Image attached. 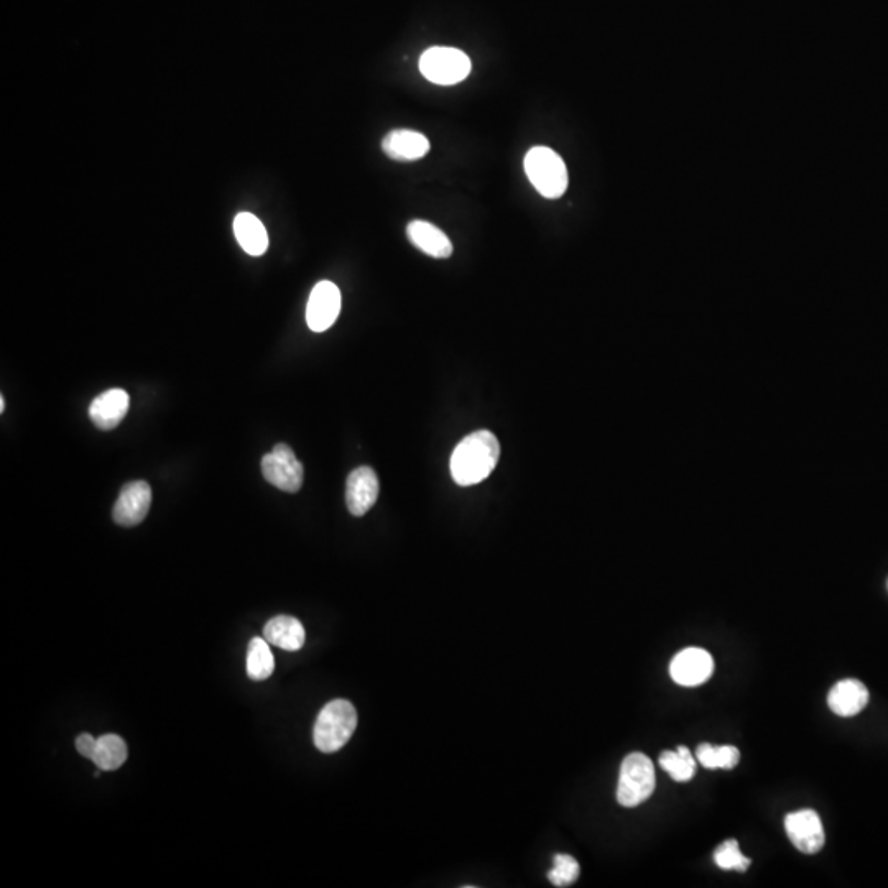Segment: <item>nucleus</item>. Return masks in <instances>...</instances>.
I'll list each match as a JSON object with an SVG mask.
<instances>
[{
	"label": "nucleus",
	"instance_id": "12",
	"mask_svg": "<svg viewBox=\"0 0 888 888\" xmlns=\"http://www.w3.org/2000/svg\"><path fill=\"white\" fill-rule=\"evenodd\" d=\"M129 394L122 389L102 392L89 405V418L99 430L111 431L121 425L129 412Z\"/></svg>",
	"mask_w": 888,
	"mask_h": 888
},
{
	"label": "nucleus",
	"instance_id": "24",
	"mask_svg": "<svg viewBox=\"0 0 888 888\" xmlns=\"http://www.w3.org/2000/svg\"><path fill=\"white\" fill-rule=\"evenodd\" d=\"M96 742H98V739L91 736V734H81L76 739V749L83 757L91 760L93 759L94 750H96Z\"/></svg>",
	"mask_w": 888,
	"mask_h": 888
},
{
	"label": "nucleus",
	"instance_id": "5",
	"mask_svg": "<svg viewBox=\"0 0 888 888\" xmlns=\"http://www.w3.org/2000/svg\"><path fill=\"white\" fill-rule=\"evenodd\" d=\"M472 65L469 56L458 48L433 47L420 58V71L431 83L453 86L468 78Z\"/></svg>",
	"mask_w": 888,
	"mask_h": 888
},
{
	"label": "nucleus",
	"instance_id": "16",
	"mask_svg": "<svg viewBox=\"0 0 888 888\" xmlns=\"http://www.w3.org/2000/svg\"><path fill=\"white\" fill-rule=\"evenodd\" d=\"M264 639L287 652H296L305 645V627L295 617H273L265 624Z\"/></svg>",
	"mask_w": 888,
	"mask_h": 888
},
{
	"label": "nucleus",
	"instance_id": "7",
	"mask_svg": "<svg viewBox=\"0 0 888 888\" xmlns=\"http://www.w3.org/2000/svg\"><path fill=\"white\" fill-rule=\"evenodd\" d=\"M341 311V292L333 282L316 283L306 306V323L311 331L323 333L338 320Z\"/></svg>",
	"mask_w": 888,
	"mask_h": 888
},
{
	"label": "nucleus",
	"instance_id": "22",
	"mask_svg": "<svg viewBox=\"0 0 888 888\" xmlns=\"http://www.w3.org/2000/svg\"><path fill=\"white\" fill-rule=\"evenodd\" d=\"M714 862L722 870H737L745 872L750 867V859L740 852L739 842L736 839L722 842L714 851Z\"/></svg>",
	"mask_w": 888,
	"mask_h": 888
},
{
	"label": "nucleus",
	"instance_id": "19",
	"mask_svg": "<svg viewBox=\"0 0 888 888\" xmlns=\"http://www.w3.org/2000/svg\"><path fill=\"white\" fill-rule=\"evenodd\" d=\"M275 670L270 643L260 637L250 640L247 650V675L250 680L264 681L272 676Z\"/></svg>",
	"mask_w": 888,
	"mask_h": 888
},
{
	"label": "nucleus",
	"instance_id": "23",
	"mask_svg": "<svg viewBox=\"0 0 888 888\" xmlns=\"http://www.w3.org/2000/svg\"><path fill=\"white\" fill-rule=\"evenodd\" d=\"M579 877V864L574 857L568 854H556L553 859V869L548 872V880L555 887H569Z\"/></svg>",
	"mask_w": 888,
	"mask_h": 888
},
{
	"label": "nucleus",
	"instance_id": "17",
	"mask_svg": "<svg viewBox=\"0 0 888 888\" xmlns=\"http://www.w3.org/2000/svg\"><path fill=\"white\" fill-rule=\"evenodd\" d=\"M234 234L239 246L254 257L265 254V250L269 247V236L264 224L259 218H255L254 214H237L234 219Z\"/></svg>",
	"mask_w": 888,
	"mask_h": 888
},
{
	"label": "nucleus",
	"instance_id": "20",
	"mask_svg": "<svg viewBox=\"0 0 888 888\" xmlns=\"http://www.w3.org/2000/svg\"><path fill=\"white\" fill-rule=\"evenodd\" d=\"M658 762L666 773H670V777L675 782H690L696 773V760H694L690 749L683 747V745H680L676 750H665L660 755Z\"/></svg>",
	"mask_w": 888,
	"mask_h": 888
},
{
	"label": "nucleus",
	"instance_id": "10",
	"mask_svg": "<svg viewBox=\"0 0 888 888\" xmlns=\"http://www.w3.org/2000/svg\"><path fill=\"white\" fill-rule=\"evenodd\" d=\"M714 660L703 648H685L670 665V675L681 686H699L713 676Z\"/></svg>",
	"mask_w": 888,
	"mask_h": 888
},
{
	"label": "nucleus",
	"instance_id": "6",
	"mask_svg": "<svg viewBox=\"0 0 888 888\" xmlns=\"http://www.w3.org/2000/svg\"><path fill=\"white\" fill-rule=\"evenodd\" d=\"M262 474L265 481L280 491L295 494L303 486V464L298 461L293 449L288 444H277L272 453L265 454L262 459Z\"/></svg>",
	"mask_w": 888,
	"mask_h": 888
},
{
	"label": "nucleus",
	"instance_id": "15",
	"mask_svg": "<svg viewBox=\"0 0 888 888\" xmlns=\"http://www.w3.org/2000/svg\"><path fill=\"white\" fill-rule=\"evenodd\" d=\"M828 704L834 714L852 717L869 704V690L859 680H842L829 691Z\"/></svg>",
	"mask_w": 888,
	"mask_h": 888
},
{
	"label": "nucleus",
	"instance_id": "2",
	"mask_svg": "<svg viewBox=\"0 0 888 888\" xmlns=\"http://www.w3.org/2000/svg\"><path fill=\"white\" fill-rule=\"evenodd\" d=\"M356 727V708L346 699H334L321 709L313 729V740L318 750L333 754L349 742Z\"/></svg>",
	"mask_w": 888,
	"mask_h": 888
},
{
	"label": "nucleus",
	"instance_id": "8",
	"mask_svg": "<svg viewBox=\"0 0 888 888\" xmlns=\"http://www.w3.org/2000/svg\"><path fill=\"white\" fill-rule=\"evenodd\" d=\"M785 831L793 846L803 854H818L826 841L821 818L813 810H800L787 814Z\"/></svg>",
	"mask_w": 888,
	"mask_h": 888
},
{
	"label": "nucleus",
	"instance_id": "4",
	"mask_svg": "<svg viewBox=\"0 0 888 888\" xmlns=\"http://www.w3.org/2000/svg\"><path fill=\"white\" fill-rule=\"evenodd\" d=\"M657 785L652 760L642 752L627 755L620 767L617 801L625 808L642 805L653 795Z\"/></svg>",
	"mask_w": 888,
	"mask_h": 888
},
{
	"label": "nucleus",
	"instance_id": "14",
	"mask_svg": "<svg viewBox=\"0 0 888 888\" xmlns=\"http://www.w3.org/2000/svg\"><path fill=\"white\" fill-rule=\"evenodd\" d=\"M407 236L413 246L433 259H448L453 254V244L449 241V237L431 222L420 219L410 222Z\"/></svg>",
	"mask_w": 888,
	"mask_h": 888
},
{
	"label": "nucleus",
	"instance_id": "21",
	"mask_svg": "<svg viewBox=\"0 0 888 888\" xmlns=\"http://www.w3.org/2000/svg\"><path fill=\"white\" fill-rule=\"evenodd\" d=\"M696 759L699 764L709 770H717V768L732 770L739 764L740 752L737 747H732V745L716 747V745L701 744L696 749Z\"/></svg>",
	"mask_w": 888,
	"mask_h": 888
},
{
	"label": "nucleus",
	"instance_id": "3",
	"mask_svg": "<svg viewBox=\"0 0 888 888\" xmlns=\"http://www.w3.org/2000/svg\"><path fill=\"white\" fill-rule=\"evenodd\" d=\"M525 173L540 195L561 198L568 188V168L563 158L548 147H533L525 157Z\"/></svg>",
	"mask_w": 888,
	"mask_h": 888
},
{
	"label": "nucleus",
	"instance_id": "25",
	"mask_svg": "<svg viewBox=\"0 0 888 888\" xmlns=\"http://www.w3.org/2000/svg\"><path fill=\"white\" fill-rule=\"evenodd\" d=\"M5 410V400L4 397L0 398V412L4 413Z\"/></svg>",
	"mask_w": 888,
	"mask_h": 888
},
{
	"label": "nucleus",
	"instance_id": "13",
	"mask_svg": "<svg viewBox=\"0 0 888 888\" xmlns=\"http://www.w3.org/2000/svg\"><path fill=\"white\" fill-rule=\"evenodd\" d=\"M430 140L417 130L398 129L385 135L382 150L398 162H415L430 152Z\"/></svg>",
	"mask_w": 888,
	"mask_h": 888
},
{
	"label": "nucleus",
	"instance_id": "18",
	"mask_svg": "<svg viewBox=\"0 0 888 888\" xmlns=\"http://www.w3.org/2000/svg\"><path fill=\"white\" fill-rule=\"evenodd\" d=\"M127 755L129 752H127L124 739L116 734H106V736L99 737L96 742V750H94L91 760L99 770L111 772V770H117L125 764Z\"/></svg>",
	"mask_w": 888,
	"mask_h": 888
},
{
	"label": "nucleus",
	"instance_id": "9",
	"mask_svg": "<svg viewBox=\"0 0 888 888\" xmlns=\"http://www.w3.org/2000/svg\"><path fill=\"white\" fill-rule=\"evenodd\" d=\"M152 505V489L145 481H134L122 487L112 517L121 527H135L144 522Z\"/></svg>",
	"mask_w": 888,
	"mask_h": 888
},
{
	"label": "nucleus",
	"instance_id": "11",
	"mask_svg": "<svg viewBox=\"0 0 888 888\" xmlns=\"http://www.w3.org/2000/svg\"><path fill=\"white\" fill-rule=\"evenodd\" d=\"M379 479L367 466L354 469L346 482V504L352 515H366L379 499Z\"/></svg>",
	"mask_w": 888,
	"mask_h": 888
},
{
	"label": "nucleus",
	"instance_id": "1",
	"mask_svg": "<svg viewBox=\"0 0 888 888\" xmlns=\"http://www.w3.org/2000/svg\"><path fill=\"white\" fill-rule=\"evenodd\" d=\"M500 444L489 430L474 431L459 441L451 456V476L458 486L481 484L499 463Z\"/></svg>",
	"mask_w": 888,
	"mask_h": 888
}]
</instances>
